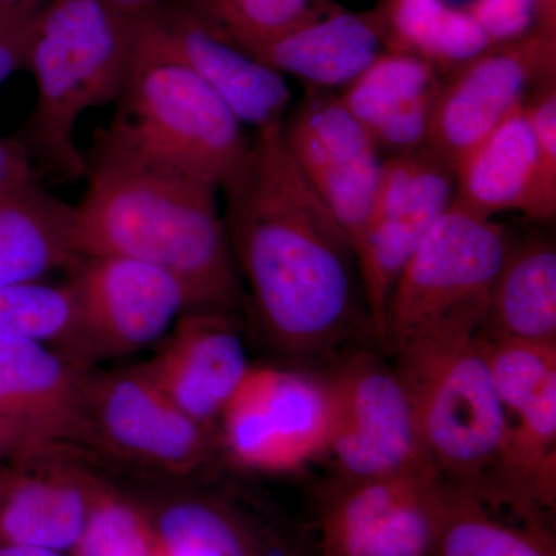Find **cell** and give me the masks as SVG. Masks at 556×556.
<instances>
[{
    "instance_id": "18",
    "label": "cell",
    "mask_w": 556,
    "mask_h": 556,
    "mask_svg": "<svg viewBox=\"0 0 556 556\" xmlns=\"http://www.w3.org/2000/svg\"><path fill=\"white\" fill-rule=\"evenodd\" d=\"M137 368L186 415L218 430L223 409L251 364L232 314L189 309L155 356Z\"/></svg>"
},
{
    "instance_id": "16",
    "label": "cell",
    "mask_w": 556,
    "mask_h": 556,
    "mask_svg": "<svg viewBox=\"0 0 556 556\" xmlns=\"http://www.w3.org/2000/svg\"><path fill=\"white\" fill-rule=\"evenodd\" d=\"M137 43L190 70L244 127L258 131L287 118L292 93L285 76L237 46L195 5L161 3L139 25Z\"/></svg>"
},
{
    "instance_id": "10",
    "label": "cell",
    "mask_w": 556,
    "mask_h": 556,
    "mask_svg": "<svg viewBox=\"0 0 556 556\" xmlns=\"http://www.w3.org/2000/svg\"><path fill=\"white\" fill-rule=\"evenodd\" d=\"M481 340L507 427L490 504L541 521L556 500V345Z\"/></svg>"
},
{
    "instance_id": "39",
    "label": "cell",
    "mask_w": 556,
    "mask_h": 556,
    "mask_svg": "<svg viewBox=\"0 0 556 556\" xmlns=\"http://www.w3.org/2000/svg\"><path fill=\"white\" fill-rule=\"evenodd\" d=\"M17 468L14 466H0V504H2L3 497H5L7 492L11 484H13L14 478H16Z\"/></svg>"
},
{
    "instance_id": "32",
    "label": "cell",
    "mask_w": 556,
    "mask_h": 556,
    "mask_svg": "<svg viewBox=\"0 0 556 556\" xmlns=\"http://www.w3.org/2000/svg\"><path fill=\"white\" fill-rule=\"evenodd\" d=\"M36 20H10L0 17V87L20 70L28 68Z\"/></svg>"
},
{
    "instance_id": "38",
    "label": "cell",
    "mask_w": 556,
    "mask_h": 556,
    "mask_svg": "<svg viewBox=\"0 0 556 556\" xmlns=\"http://www.w3.org/2000/svg\"><path fill=\"white\" fill-rule=\"evenodd\" d=\"M0 556H73L50 548L27 546H0Z\"/></svg>"
},
{
    "instance_id": "24",
    "label": "cell",
    "mask_w": 556,
    "mask_h": 556,
    "mask_svg": "<svg viewBox=\"0 0 556 556\" xmlns=\"http://www.w3.org/2000/svg\"><path fill=\"white\" fill-rule=\"evenodd\" d=\"M479 338L556 345L554 240L511 237Z\"/></svg>"
},
{
    "instance_id": "21",
    "label": "cell",
    "mask_w": 556,
    "mask_h": 556,
    "mask_svg": "<svg viewBox=\"0 0 556 556\" xmlns=\"http://www.w3.org/2000/svg\"><path fill=\"white\" fill-rule=\"evenodd\" d=\"M387 50L378 11L357 13L334 3L247 49L280 75L324 90L343 89Z\"/></svg>"
},
{
    "instance_id": "34",
    "label": "cell",
    "mask_w": 556,
    "mask_h": 556,
    "mask_svg": "<svg viewBox=\"0 0 556 556\" xmlns=\"http://www.w3.org/2000/svg\"><path fill=\"white\" fill-rule=\"evenodd\" d=\"M64 445H49L25 433L20 427L0 417V466L21 467L50 450Z\"/></svg>"
},
{
    "instance_id": "3",
    "label": "cell",
    "mask_w": 556,
    "mask_h": 556,
    "mask_svg": "<svg viewBox=\"0 0 556 556\" xmlns=\"http://www.w3.org/2000/svg\"><path fill=\"white\" fill-rule=\"evenodd\" d=\"M138 28L104 0H53L40 14L27 68L35 105L17 137L39 177H87L76 127L89 110L118 102L134 67Z\"/></svg>"
},
{
    "instance_id": "13",
    "label": "cell",
    "mask_w": 556,
    "mask_h": 556,
    "mask_svg": "<svg viewBox=\"0 0 556 556\" xmlns=\"http://www.w3.org/2000/svg\"><path fill=\"white\" fill-rule=\"evenodd\" d=\"M70 270L78 302L80 357L89 368L159 342L193 309L188 288L177 277L141 260L78 257Z\"/></svg>"
},
{
    "instance_id": "1",
    "label": "cell",
    "mask_w": 556,
    "mask_h": 556,
    "mask_svg": "<svg viewBox=\"0 0 556 556\" xmlns=\"http://www.w3.org/2000/svg\"><path fill=\"white\" fill-rule=\"evenodd\" d=\"M223 192L233 262L277 350L318 361L364 338L378 343L353 243L299 169L281 124L255 134Z\"/></svg>"
},
{
    "instance_id": "37",
    "label": "cell",
    "mask_w": 556,
    "mask_h": 556,
    "mask_svg": "<svg viewBox=\"0 0 556 556\" xmlns=\"http://www.w3.org/2000/svg\"><path fill=\"white\" fill-rule=\"evenodd\" d=\"M536 30L556 35V0H538Z\"/></svg>"
},
{
    "instance_id": "20",
    "label": "cell",
    "mask_w": 556,
    "mask_h": 556,
    "mask_svg": "<svg viewBox=\"0 0 556 556\" xmlns=\"http://www.w3.org/2000/svg\"><path fill=\"white\" fill-rule=\"evenodd\" d=\"M453 207L482 218L519 211L536 222H552L556 188L541 169L535 135L525 105L457 161Z\"/></svg>"
},
{
    "instance_id": "11",
    "label": "cell",
    "mask_w": 556,
    "mask_h": 556,
    "mask_svg": "<svg viewBox=\"0 0 556 556\" xmlns=\"http://www.w3.org/2000/svg\"><path fill=\"white\" fill-rule=\"evenodd\" d=\"M455 186V166L427 142L382 163L367 225L354 247L380 348L391 291L427 233L452 207Z\"/></svg>"
},
{
    "instance_id": "28",
    "label": "cell",
    "mask_w": 556,
    "mask_h": 556,
    "mask_svg": "<svg viewBox=\"0 0 556 556\" xmlns=\"http://www.w3.org/2000/svg\"><path fill=\"white\" fill-rule=\"evenodd\" d=\"M0 336L38 340L86 367L78 302L70 283L56 287L35 280L0 287Z\"/></svg>"
},
{
    "instance_id": "7",
    "label": "cell",
    "mask_w": 556,
    "mask_h": 556,
    "mask_svg": "<svg viewBox=\"0 0 556 556\" xmlns=\"http://www.w3.org/2000/svg\"><path fill=\"white\" fill-rule=\"evenodd\" d=\"M91 456L146 477L188 479L214 470L223 452L214 428L197 422L137 367L86 372Z\"/></svg>"
},
{
    "instance_id": "15",
    "label": "cell",
    "mask_w": 556,
    "mask_h": 556,
    "mask_svg": "<svg viewBox=\"0 0 556 556\" xmlns=\"http://www.w3.org/2000/svg\"><path fill=\"white\" fill-rule=\"evenodd\" d=\"M281 130L299 169L356 247L382 170L378 142L339 93L316 87H306Z\"/></svg>"
},
{
    "instance_id": "30",
    "label": "cell",
    "mask_w": 556,
    "mask_h": 556,
    "mask_svg": "<svg viewBox=\"0 0 556 556\" xmlns=\"http://www.w3.org/2000/svg\"><path fill=\"white\" fill-rule=\"evenodd\" d=\"M331 0H195V7L247 50L331 5Z\"/></svg>"
},
{
    "instance_id": "29",
    "label": "cell",
    "mask_w": 556,
    "mask_h": 556,
    "mask_svg": "<svg viewBox=\"0 0 556 556\" xmlns=\"http://www.w3.org/2000/svg\"><path fill=\"white\" fill-rule=\"evenodd\" d=\"M160 541L138 503L110 485L91 511L73 556H156Z\"/></svg>"
},
{
    "instance_id": "33",
    "label": "cell",
    "mask_w": 556,
    "mask_h": 556,
    "mask_svg": "<svg viewBox=\"0 0 556 556\" xmlns=\"http://www.w3.org/2000/svg\"><path fill=\"white\" fill-rule=\"evenodd\" d=\"M38 182V170L20 139L0 137V195Z\"/></svg>"
},
{
    "instance_id": "5",
    "label": "cell",
    "mask_w": 556,
    "mask_h": 556,
    "mask_svg": "<svg viewBox=\"0 0 556 556\" xmlns=\"http://www.w3.org/2000/svg\"><path fill=\"white\" fill-rule=\"evenodd\" d=\"M116 104L101 130L152 163L223 190L247 161L252 139L229 105L190 70L138 43Z\"/></svg>"
},
{
    "instance_id": "12",
    "label": "cell",
    "mask_w": 556,
    "mask_h": 556,
    "mask_svg": "<svg viewBox=\"0 0 556 556\" xmlns=\"http://www.w3.org/2000/svg\"><path fill=\"white\" fill-rule=\"evenodd\" d=\"M448 484L438 473L331 481L317 517V556H434Z\"/></svg>"
},
{
    "instance_id": "4",
    "label": "cell",
    "mask_w": 556,
    "mask_h": 556,
    "mask_svg": "<svg viewBox=\"0 0 556 556\" xmlns=\"http://www.w3.org/2000/svg\"><path fill=\"white\" fill-rule=\"evenodd\" d=\"M391 356L431 467L448 484L492 501L507 427L482 340L409 343Z\"/></svg>"
},
{
    "instance_id": "17",
    "label": "cell",
    "mask_w": 556,
    "mask_h": 556,
    "mask_svg": "<svg viewBox=\"0 0 556 556\" xmlns=\"http://www.w3.org/2000/svg\"><path fill=\"white\" fill-rule=\"evenodd\" d=\"M90 453L58 447L25 466L0 504V546L72 552L109 489Z\"/></svg>"
},
{
    "instance_id": "40",
    "label": "cell",
    "mask_w": 556,
    "mask_h": 556,
    "mask_svg": "<svg viewBox=\"0 0 556 556\" xmlns=\"http://www.w3.org/2000/svg\"><path fill=\"white\" fill-rule=\"evenodd\" d=\"M156 556H169L166 554V552L163 551V547H161V544H160V551H159V554H156Z\"/></svg>"
},
{
    "instance_id": "8",
    "label": "cell",
    "mask_w": 556,
    "mask_h": 556,
    "mask_svg": "<svg viewBox=\"0 0 556 556\" xmlns=\"http://www.w3.org/2000/svg\"><path fill=\"white\" fill-rule=\"evenodd\" d=\"M325 378L334 407L325 457L331 460L336 481L437 473L394 365L368 350L348 351Z\"/></svg>"
},
{
    "instance_id": "27",
    "label": "cell",
    "mask_w": 556,
    "mask_h": 556,
    "mask_svg": "<svg viewBox=\"0 0 556 556\" xmlns=\"http://www.w3.org/2000/svg\"><path fill=\"white\" fill-rule=\"evenodd\" d=\"M434 556H555V544L543 522L511 525L492 504L448 484Z\"/></svg>"
},
{
    "instance_id": "35",
    "label": "cell",
    "mask_w": 556,
    "mask_h": 556,
    "mask_svg": "<svg viewBox=\"0 0 556 556\" xmlns=\"http://www.w3.org/2000/svg\"><path fill=\"white\" fill-rule=\"evenodd\" d=\"M105 3L129 24L139 27L161 7V0H104Z\"/></svg>"
},
{
    "instance_id": "31",
    "label": "cell",
    "mask_w": 556,
    "mask_h": 556,
    "mask_svg": "<svg viewBox=\"0 0 556 556\" xmlns=\"http://www.w3.org/2000/svg\"><path fill=\"white\" fill-rule=\"evenodd\" d=\"M471 14L493 42H508L536 30L538 0H479Z\"/></svg>"
},
{
    "instance_id": "19",
    "label": "cell",
    "mask_w": 556,
    "mask_h": 556,
    "mask_svg": "<svg viewBox=\"0 0 556 556\" xmlns=\"http://www.w3.org/2000/svg\"><path fill=\"white\" fill-rule=\"evenodd\" d=\"M87 369L47 343L0 336V417L43 444L91 455Z\"/></svg>"
},
{
    "instance_id": "2",
    "label": "cell",
    "mask_w": 556,
    "mask_h": 556,
    "mask_svg": "<svg viewBox=\"0 0 556 556\" xmlns=\"http://www.w3.org/2000/svg\"><path fill=\"white\" fill-rule=\"evenodd\" d=\"M87 188L73 214L78 257L116 255L167 270L193 309L232 314L243 288L218 190L142 159L98 127L86 153Z\"/></svg>"
},
{
    "instance_id": "25",
    "label": "cell",
    "mask_w": 556,
    "mask_h": 556,
    "mask_svg": "<svg viewBox=\"0 0 556 556\" xmlns=\"http://www.w3.org/2000/svg\"><path fill=\"white\" fill-rule=\"evenodd\" d=\"M75 207L38 185L0 195V287L40 280L78 258Z\"/></svg>"
},
{
    "instance_id": "9",
    "label": "cell",
    "mask_w": 556,
    "mask_h": 556,
    "mask_svg": "<svg viewBox=\"0 0 556 556\" xmlns=\"http://www.w3.org/2000/svg\"><path fill=\"white\" fill-rule=\"evenodd\" d=\"M332 416L325 376L251 365L219 417L223 452L252 471L300 470L327 456Z\"/></svg>"
},
{
    "instance_id": "36",
    "label": "cell",
    "mask_w": 556,
    "mask_h": 556,
    "mask_svg": "<svg viewBox=\"0 0 556 556\" xmlns=\"http://www.w3.org/2000/svg\"><path fill=\"white\" fill-rule=\"evenodd\" d=\"M53 0H0V17L36 20Z\"/></svg>"
},
{
    "instance_id": "14",
    "label": "cell",
    "mask_w": 556,
    "mask_h": 556,
    "mask_svg": "<svg viewBox=\"0 0 556 556\" xmlns=\"http://www.w3.org/2000/svg\"><path fill=\"white\" fill-rule=\"evenodd\" d=\"M552 78H556V35L535 30L490 47L442 79L427 144L456 166Z\"/></svg>"
},
{
    "instance_id": "22",
    "label": "cell",
    "mask_w": 556,
    "mask_h": 556,
    "mask_svg": "<svg viewBox=\"0 0 556 556\" xmlns=\"http://www.w3.org/2000/svg\"><path fill=\"white\" fill-rule=\"evenodd\" d=\"M442 79L433 62L387 50L339 94L379 148L396 153L427 141Z\"/></svg>"
},
{
    "instance_id": "26",
    "label": "cell",
    "mask_w": 556,
    "mask_h": 556,
    "mask_svg": "<svg viewBox=\"0 0 556 556\" xmlns=\"http://www.w3.org/2000/svg\"><path fill=\"white\" fill-rule=\"evenodd\" d=\"M388 50L405 51L452 70L496 46L481 22L442 0H380Z\"/></svg>"
},
{
    "instance_id": "23",
    "label": "cell",
    "mask_w": 556,
    "mask_h": 556,
    "mask_svg": "<svg viewBox=\"0 0 556 556\" xmlns=\"http://www.w3.org/2000/svg\"><path fill=\"white\" fill-rule=\"evenodd\" d=\"M148 514L161 547L169 556H305L299 546L260 532L225 493L186 489L170 479Z\"/></svg>"
},
{
    "instance_id": "6",
    "label": "cell",
    "mask_w": 556,
    "mask_h": 556,
    "mask_svg": "<svg viewBox=\"0 0 556 556\" xmlns=\"http://www.w3.org/2000/svg\"><path fill=\"white\" fill-rule=\"evenodd\" d=\"M511 233L495 218L450 207L399 276L383 318L382 348L479 339Z\"/></svg>"
}]
</instances>
